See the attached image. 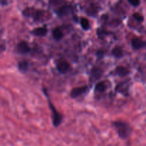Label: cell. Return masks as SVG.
<instances>
[{"label": "cell", "mask_w": 146, "mask_h": 146, "mask_svg": "<svg viewBox=\"0 0 146 146\" xmlns=\"http://www.w3.org/2000/svg\"><path fill=\"white\" fill-rule=\"evenodd\" d=\"M113 125L116 130V132L119 138L121 139H128L130 135H131L132 128L128 123L121 121H117L113 123Z\"/></svg>", "instance_id": "6da1fadb"}, {"label": "cell", "mask_w": 146, "mask_h": 146, "mask_svg": "<svg viewBox=\"0 0 146 146\" xmlns=\"http://www.w3.org/2000/svg\"><path fill=\"white\" fill-rule=\"evenodd\" d=\"M48 104H49L50 108H51V111H52L53 125H54V127L57 128V127L59 126L60 124L62 122V115L57 111V110L56 109L54 106L52 104V103L50 101V100H48Z\"/></svg>", "instance_id": "7a4b0ae2"}, {"label": "cell", "mask_w": 146, "mask_h": 146, "mask_svg": "<svg viewBox=\"0 0 146 146\" xmlns=\"http://www.w3.org/2000/svg\"><path fill=\"white\" fill-rule=\"evenodd\" d=\"M43 14H44V12L40 11V10H33V11H31L30 9H26L24 11V15H26L27 17H31L33 19L35 20V21H39L41 17H42Z\"/></svg>", "instance_id": "3957f363"}, {"label": "cell", "mask_w": 146, "mask_h": 146, "mask_svg": "<svg viewBox=\"0 0 146 146\" xmlns=\"http://www.w3.org/2000/svg\"><path fill=\"white\" fill-rule=\"evenodd\" d=\"M17 51H18L19 54H25L29 52L31 48H30L29 46L28 43H27V41H21L17 44Z\"/></svg>", "instance_id": "277c9868"}, {"label": "cell", "mask_w": 146, "mask_h": 146, "mask_svg": "<svg viewBox=\"0 0 146 146\" xmlns=\"http://www.w3.org/2000/svg\"><path fill=\"white\" fill-rule=\"evenodd\" d=\"M56 68L61 74H65L69 69V64L66 60H60L56 64Z\"/></svg>", "instance_id": "5b68a950"}, {"label": "cell", "mask_w": 146, "mask_h": 146, "mask_svg": "<svg viewBox=\"0 0 146 146\" xmlns=\"http://www.w3.org/2000/svg\"><path fill=\"white\" fill-rule=\"evenodd\" d=\"M87 89H88V87L86 86H84L81 87H77V88H74V89H72V91H71V96L72 98H77L79 96L82 95L84 93L86 92Z\"/></svg>", "instance_id": "8992f818"}, {"label": "cell", "mask_w": 146, "mask_h": 146, "mask_svg": "<svg viewBox=\"0 0 146 146\" xmlns=\"http://www.w3.org/2000/svg\"><path fill=\"white\" fill-rule=\"evenodd\" d=\"M131 44L134 49H140L145 46V42L140 38H134L131 41Z\"/></svg>", "instance_id": "52a82bcc"}, {"label": "cell", "mask_w": 146, "mask_h": 146, "mask_svg": "<svg viewBox=\"0 0 146 146\" xmlns=\"http://www.w3.org/2000/svg\"><path fill=\"white\" fill-rule=\"evenodd\" d=\"M47 32H48V29L46 27H38L31 31V34L36 36H44L46 35Z\"/></svg>", "instance_id": "ba28073f"}, {"label": "cell", "mask_w": 146, "mask_h": 146, "mask_svg": "<svg viewBox=\"0 0 146 146\" xmlns=\"http://www.w3.org/2000/svg\"><path fill=\"white\" fill-rule=\"evenodd\" d=\"M115 72L118 76L121 77H124L128 76L130 74V71L125 66H118L115 68Z\"/></svg>", "instance_id": "9c48e42d"}, {"label": "cell", "mask_w": 146, "mask_h": 146, "mask_svg": "<svg viewBox=\"0 0 146 146\" xmlns=\"http://www.w3.org/2000/svg\"><path fill=\"white\" fill-rule=\"evenodd\" d=\"M111 54L115 58H120L121 57H123V49L121 48V47L115 46L112 49Z\"/></svg>", "instance_id": "30bf717a"}, {"label": "cell", "mask_w": 146, "mask_h": 146, "mask_svg": "<svg viewBox=\"0 0 146 146\" xmlns=\"http://www.w3.org/2000/svg\"><path fill=\"white\" fill-rule=\"evenodd\" d=\"M53 36H54V38H55L56 40H57V41H59V40H61V38H62L63 37V32L61 30V29L58 28V27H56V28L54 29V30H53Z\"/></svg>", "instance_id": "8fae6325"}, {"label": "cell", "mask_w": 146, "mask_h": 146, "mask_svg": "<svg viewBox=\"0 0 146 146\" xmlns=\"http://www.w3.org/2000/svg\"><path fill=\"white\" fill-rule=\"evenodd\" d=\"M102 74L103 71L101 68H95L92 70V71H91V77H92V78H94V80L98 79V78L101 76Z\"/></svg>", "instance_id": "7c38bea8"}, {"label": "cell", "mask_w": 146, "mask_h": 146, "mask_svg": "<svg viewBox=\"0 0 146 146\" xmlns=\"http://www.w3.org/2000/svg\"><path fill=\"white\" fill-rule=\"evenodd\" d=\"M29 64L27 61H21L18 64V68L21 72L25 73L28 70Z\"/></svg>", "instance_id": "4fadbf2b"}, {"label": "cell", "mask_w": 146, "mask_h": 146, "mask_svg": "<svg viewBox=\"0 0 146 146\" xmlns=\"http://www.w3.org/2000/svg\"><path fill=\"white\" fill-rule=\"evenodd\" d=\"M107 86L104 82H98L95 86V91L97 92L102 93L104 92L106 89Z\"/></svg>", "instance_id": "5bb4252c"}, {"label": "cell", "mask_w": 146, "mask_h": 146, "mask_svg": "<svg viewBox=\"0 0 146 146\" xmlns=\"http://www.w3.org/2000/svg\"><path fill=\"white\" fill-rule=\"evenodd\" d=\"M70 12V7L68 6H64L61 7L58 11V14L60 17H64Z\"/></svg>", "instance_id": "9a60e30c"}, {"label": "cell", "mask_w": 146, "mask_h": 146, "mask_svg": "<svg viewBox=\"0 0 146 146\" xmlns=\"http://www.w3.org/2000/svg\"><path fill=\"white\" fill-rule=\"evenodd\" d=\"M80 23H81V25L83 29L86 30H88L90 29V24H89V21L87 19L84 18V17H82L81 19V21H80Z\"/></svg>", "instance_id": "2e32d148"}, {"label": "cell", "mask_w": 146, "mask_h": 146, "mask_svg": "<svg viewBox=\"0 0 146 146\" xmlns=\"http://www.w3.org/2000/svg\"><path fill=\"white\" fill-rule=\"evenodd\" d=\"M133 17L135 18V20H137L139 22H141L144 19L143 17L141 14H139V13H135V14H133Z\"/></svg>", "instance_id": "e0dca14e"}, {"label": "cell", "mask_w": 146, "mask_h": 146, "mask_svg": "<svg viewBox=\"0 0 146 146\" xmlns=\"http://www.w3.org/2000/svg\"><path fill=\"white\" fill-rule=\"evenodd\" d=\"M128 1L133 7H138L141 4V1L140 0H128Z\"/></svg>", "instance_id": "ac0fdd59"}, {"label": "cell", "mask_w": 146, "mask_h": 146, "mask_svg": "<svg viewBox=\"0 0 146 146\" xmlns=\"http://www.w3.org/2000/svg\"><path fill=\"white\" fill-rule=\"evenodd\" d=\"M96 55L99 57H103L104 56V51H101V50H99V51H98V52H97Z\"/></svg>", "instance_id": "d6986e66"}]
</instances>
